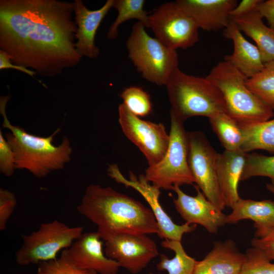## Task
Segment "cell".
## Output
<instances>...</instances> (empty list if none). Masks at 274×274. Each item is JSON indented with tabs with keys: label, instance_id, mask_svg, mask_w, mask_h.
<instances>
[{
	"label": "cell",
	"instance_id": "1",
	"mask_svg": "<svg viewBox=\"0 0 274 274\" xmlns=\"http://www.w3.org/2000/svg\"><path fill=\"white\" fill-rule=\"evenodd\" d=\"M74 13L73 2L1 0V50L11 56L13 63L37 75H59L82 58L75 47Z\"/></svg>",
	"mask_w": 274,
	"mask_h": 274
},
{
	"label": "cell",
	"instance_id": "2",
	"mask_svg": "<svg viewBox=\"0 0 274 274\" xmlns=\"http://www.w3.org/2000/svg\"><path fill=\"white\" fill-rule=\"evenodd\" d=\"M77 210L97 226L99 233L160 234L150 208L110 187L88 186Z\"/></svg>",
	"mask_w": 274,
	"mask_h": 274
},
{
	"label": "cell",
	"instance_id": "3",
	"mask_svg": "<svg viewBox=\"0 0 274 274\" xmlns=\"http://www.w3.org/2000/svg\"><path fill=\"white\" fill-rule=\"evenodd\" d=\"M10 98L9 95L1 97L0 112L3 116V127L12 132L7 133L5 138L14 152L16 169H26L37 178H44L52 171L63 168L70 161L73 152L68 139L64 137L61 143L56 146L52 142L60 128L48 137H41L12 125L6 112Z\"/></svg>",
	"mask_w": 274,
	"mask_h": 274
},
{
	"label": "cell",
	"instance_id": "4",
	"mask_svg": "<svg viewBox=\"0 0 274 274\" xmlns=\"http://www.w3.org/2000/svg\"><path fill=\"white\" fill-rule=\"evenodd\" d=\"M170 113L184 122L195 116L210 118L226 113L223 95L206 77L185 73L177 68L166 83Z\"/></svg>",
	"mask_w": 274,
	"mask_h": 274
},
{
	"label": "cell",
	"instance_id": "5",
	"mask_svg": "<svg viewBox=\"0 0 274 274\" xmlns=\"http://www.w3.org/2000/svg\"><path fill=\"white\" fill-rule=\"evenodd\" d=\"M206 78L220 90L226 113L238 123H256L273 118V109L247 87L248 78L228 62H218Z\"/></svg>",
	"mask_w": 274,
	"mask_h": 274
},
{
	"label": "cell",
	"instance_id": "6",
	"mask_svg": "<svg viewBox=\"0 0 274 274\" xmlns=\"http://www.w3.org/2000/svg\"><path fill=\"white\" fill-rule=\"evenodd\" d=\"M145 28L139 21L132 26L126 42L128 57L144 79L165 86L178 68V53L149 36Z\"/></svg>",
	"mask_w": 274,
	"mask_h": 274
},
{
	"label": "cell",
	"instance_id": "7",
	"mask_svg": "<svg viewBox=\"0 0 274 274\" xmlns=\"http://www.w3.org/2000/svg\"><path fill=\"white\" fill-rule=\"evenodd\" d=\"M169 144L163 158L145 170L146 179L160 189L193 184L195 180L188 163V131L184 122L170 113Z\"/></svg>",
	"mask_w": 274,
	"mask_h": 274
},
{
	"label": "cell",
	"instance_id": "8",
	"mask_svg": "<svg viewBox=\"0 0 274 274\" xmlns=\"http://www.w3.org/2000/svg\"><path fill=\"white\" fill-rule=\"evenodd\" d=\"M83 230L82 226L71 227L57 220L42 223L37 230L22 235L23 244L16 253V262L26 266L55 259L59 251L70 248L81 236Z\"/></svg>",
	"mask_w": 274,
	"mask_h": 274
},
{
	"label": "cell",
	"instance_id": "9",
	"mask_svg": "<svg viewBox=\"0 0 274 274\" xmlns=\"http://www.w3.org/2000/svg\"><path fill=\"white\" fill-rule=\"evenodd\" d=\"M149 28L168 48L187 49L199 39V28L176 2L164 3L149 15Z\"/></svg>",
	"mask_w": 274,
	"mask_h": 274
},
{
	"label": "cell",
	"instance_id": "10",
	"mask_svg": "<svg viewBox=\"0 0 274 274\" xmlns=\"http://www.w3.org/2000/svg\"><path fill=\"white\" fill-rule=\"evenodd\" d=\"M188 163L195 183L206 197L222 211L225 206L217 174L218 153L201 131L188 132Z\"/></svg>",
	"mask_w": 274,
	"mask_h": 274
},
{
	"label": "cell",
	"instance_id": "11",
	"mask_svg": "<svg viewBox=\"0 0 274 274\" xmlns=\"http://www.w3.org/2000/svg\"><path fill=\"white\" fill-rule=\"evenodd\" d=\"M99 234L105 242L106 255L132 274L141 272L159 255L156 244L147 234L131 232Z\"/></svg>",
	"mask_w": 274,
	"mask_h": 274
},
{
	"label": "cell",
	"instance_id": "12",
	"mask_svg": "<svg viewBox=\"0 0 274 274\" xmlns=\"http://www.w3.org/2000/svg\"><path fill=\"white\" fill-rule=\"evenodd\" d=\"M118 116L124 134L144 154L149 166L159 162L167 150L170 140L164 125L142 119L123 104L118 107Z\"/></svg>",
	"mask_w": 274,
	"mask_h": 274
},
{
	"label": "cell",
	"instance_id": "13",
	"mask_svg": "<svg viewBox=\"0 0 274 274\" xmlns=\"http://www.w3.org/2000/svg\"><path fill=\"white\" fill-rule=\"evenodd\" d=\"M109 176L116 182L124 185L126 187H131L137 191L149 204L154 214L160 229L158 236L164 239L181 241L185 233L194 231L196 224L185 223L178 225L173 222L161 206L159 198L161 193L160 189L151 184L144 175L138 177L130 171L129 179L124 177L117 164L109 166L108 169Z\"/></svg>",
	"mask_w": 274,
	"mask_h": 274
},
{
	"label": "cell",
	"instance_id": "14",
	"mask_svg": "<svg viewBox=\"0 0 274 274\" xmlns=\"http://www.w3.org/2000/svg\"><path fill=\"white\" fill-rule=\"evenodd\" d=\"M194 187L197 192L194 196L184 193L180 186L173 188L177 195L173 198L175 209L186 223L200 225L209 233H216L226 224L227 216L210 202L197 186Z\"/></svg>",
	"mask_w": 274,
	"mask_h": 274
},
{
	"label": "cell",
	"instance_id": "15",
	"mask_svg": "<svg viewBox=\"0 0 274 274\" xmlns=\"http://www.w3.org/2000/svg\"><path fill=\"white\" fill-rule=\"evenodd\" d=\"M102 241L97 231L83 232L66 252L74 264L81 269L97 274H117L121 266L106 255Z\"/></svg>",
	"mask_w": 274,
	"mask_h": 274
},
{
	"label": "cell",
	"instance_id": "16",
	"mask_svg": "<svg viewBox=\"0 0 274 274\" xmlns=\"http://www.w3.org/2000/svg\"><path fill=\"white\" fill-rule=\"evenodd\" d=\"M114 0H108L99 9H88L81 0L74 1L75 22L78 30L75 47L82 58H96L100 51L95 44V37L98 28L110 10Z\"/></svg>",
	"mask_w": 274,
	"mask_h": 274
},
{
	"label": "cell",
	"instance_id": "17",
	"mask_svg": "<svg viewBox=\"0 0 274 274\" xmlns=\"http://www.w3.org/2000/svg\"><path fill=\"white\" fill-rule=\"evenodd\" d=\"M178 5L198 27L208 31L225 29L230 21V13L236 0H177Z\"/></svg>",
	"mask_w": 274,
	"mask_h": 274
},
{
	"label": "cell",
	"instance_id": "18",
	"mask_svg": "<svg viewBox=\"0 0 274 274\" xmlns=\"http://www.w3.org/2000/svg\"><path fill=\"white\" fill-rule=\"evenodd\" d=\"M223 36L232 41L233 51L226 55L224 60L241 72L248 79L259 73L264 67L260 52L256 45L249 42L243 35L235 22L230 19L228 26L223 29Z\"/></svg>",
	"mask_w": 274,
	"mask_h": 274
},
{
	"label": "cell",
	"instance_id": "19",
	"mask_svg": "<svg viewBox=\"0 0 274 274\" xmlns=\"http://www.w3.org/2000/svg\"><path fill=\"white\" fill-rule=\"evenodd\" d=\"M245 258L233 240L216 242L205 257L197 261L193 274H239Z\"/></svg>",
	"mask_w": 274,
	"mask_h": 274
},
{
	"label": "cell",
	"instance_id": "20",
	"mask_svg": "<svg viewBox=\"0 0 274 274\" xmlns=\"http://www.w3.org/2000/svg\"><path fill=\"white\" fill-rule=\"evenodd\" d=\"M248 153L241 149L224 150L217 159V174L220 190L225 207L232 208L240 198L238 185L246 162Z\"/></svg>",
	"mask_w": 274,
	"mask_h": 274
},
{
	"label": "cell",
	"instance_id": "21",
	"mask_svg": "<svg viewBox=\"0 0 274 274\" xmlns=\"http://www.w3.org/2000/svg\"><path fill=\"white\" fill-rule=\"evenodd\" d=\"M231 209L232 212L226 216V224L252 220L256 237L263 236L274 226V201L270 199L257 201L240 198Z\"/></svg>",
	"mask_w": 274,
	"mask_h": 274
},
{
	"label": "cell",
	"instance_id": "22",
	"mask_svg": "<svg viewBox=\"0 0 274 274\" xmlns=\"http://www.w3.org/2000/svg\"><path fill=\"white\" fill-rule=\"evenodd\" d=\"M231 19L242 32L255 42L264 63L274 61V29L263 23L256 10L244 16Z\"/></svg>",
	"mask_w": 274,
	"mask_h": 274
},
{
	"label": "cell",
	"instance_id": "23",
	"mask_svg": "<svg viewBox=\"0 0 274 274\" xmlns=\"http://www.w3.org/2000/svg\"><path fill=\"white\" fill-rule=\"evenodd\" d=\"M243 136L241 150H264L274 153V118L252 123H238Z\"/></svg>",
	"mask_w": 274,
	"mask_h": 274
},
{
	"label": "cell",
	"instance_id": "24",
	"mask_svg": "<svg viewBox=\"0 0 274 274\" xmlns=\"http://www.w3.org/2000/svg\"><path fill=\"white\" fill-rule=\"evenodd\" d=\"M161 245L174 251L175 256L169 259L164 254H160V260L156 264L158 270H166L168 274H193L197 260L186 253L181 241L164 239Z\"/></svg>",
	"mask_w": 274,
	"mask_h": 274
},
{
	"label": "cell",
	"instance_id": "25",
	"mask_svg": "<svg viewBox=\"0 0 274 274\" xmlns=\"http://www.w3.org/2000/svg\"><path fill=\"white\" fill-rule=\"evenodd\" d=\"M209 119L212 129L225 150L241 149L243 136L236 121L225 112L218 113Z\"/></svg>",
	"mask_w": 274,
	"mask_h": 274
},
{
	"label": "cell",
	"instance_id": "26",
	"mask_svg": "<svg viewBox=\"0 0 274 274\" xmlns=\"http://www.w3.org/2000/svg\"><path fill=\"white\" fill-rule=\"evenodd\" d=\"M144 0H114L113 7L118 15L107 33L108 39H114L118 35V28L123 23L137 19L145 27L149 28V15L144 9Z\"/></svg>",
	"mask_w": 274,
	"mask_h": 274
},
{
	"label": "cell",
	"instance_id": "27",
	"mask_svg": "<svg viewBox=\"0 0 274 274\" xmlns=\"http://www.w3.org/2000/svg\"><path fill=\"white\" fill-rule=\"evenodd\" d=\"M247 87L274 110V61L265 63L263 68L246 82Z\"/></svg>",
	"mask_w": 274,
	"mask_h": 274
},
{
	"label": "cell",
	"instance_id": "28",
	"mask_svg": "<svg viewBox=\"0 0 274 274\" xmlns=\"http://www.w3.org/2000/svg\"><path fill=\"white\" fill-rule=\"evenodd\" d=\"M258 176L269 178L274 187V155L247 153L241 181Z\"/></svg>",
	"mask_w": 274,
	"mask_h": 274
},
{
	"label": "cell",
	"instance_id": "29",
	"mask_svg": "<svg viewBox=\"0 0 274 274\" xmlns=\"http://www.w3.org/2000/svg\"><path fill=\"white\" fill-rule=\"evenodd\" d=\"M120 97L123 100L122 104L136 116H146L152 112V104L150 96L142 87H126L121 92Z\"/></svg>",
	"mask_w": 274,
	"mask_h": 274
},
{
	"label": "cell",
	"instance_id": "30",
	"mask_svg": "<svg viewBox=\"0 0 274 274\" xmlns=\"http://www.w3.org/2000/svg\"><path fill=\"white\" fill-rule=\"evenodd\" d=\"M245 255L239 274H274V263L261 249L252 246Z\"/></svg>",
	"mask_w": 274,
	"mask_h": 274
},
{
	"label": "cell",
	"instance_id": "31",
	"mask_svg": "<svg viewBox=\"0 0 274 274\" xmlns=\"http://www.w3.org/2000/svg\"><path fill=\"white\" fill-rule=\"evenodd\" d=\"M35 274H97L91 270L81 269L76 267L68 257L66 250L61 251L59 257L38 264Z\"/></svg>",
	"mask_w": 274,
	"mask_h": 274
},
{
	"label": "cell",
	"instance_id": "32",
	"mask_svg": "<svg viewBox=\"0 0 274 274\" xmlns=\"http://www.w3.org/2000/svg\"><path fill=\"white\" fill-rule=\"evenodd\" d=\"M17 199L12 192L0 189V230L6 229L7 224L17 205Z\"/></svg>",
	"mask_w": 274,
	"mask_h": 274
},
{
	"label": "cell",
	"instance_id": "33",
	"mask_svg": "<svg viewBox=\"0 0 274 274\" xmlns=\"http://www.w3.org/2000/svg\"><path fill=\"white\" fill-rule=\"evenodd\" d=\"M16 169L15 155L2 132L0 131V171L5 176H12Z\"/></svg>",
	"mask_w": 274,
	"mask_h": 274
},
{
	"label": "cell",
	"instance_id": "34",
	"mask_svg": "<svg viewBox=\"0 0 274 274\" xmlns=\"http://www.w3.org/2000/svg\"><path fill=\"white\" fill-rule=\"evenodd\" d=\"M251 245L261 249L271 260H274V226L263 236L253 238Z\"/></svg>",
	"mask_w": 274,
	"mask_h": 274
},
{
	"label": "cell",
	"instance_id": "35",
	"mask_svg": "<svg viewBox=\"0 0 274 274\" xmlns=\"http://www.w3.org/2000/svg\"><path fill=\"white\" fill-rule=\"evenodd\" d=\"M255 10L262 19L266 20L269 26L274 29V0H260Z\"/></svg>",
	"mask_w": 274,
	"mask_h": 274
},
{
	"label": "cell",
	"instance_id": "36",
	"mask_svg": "<svg viewBox=\"0 0 274 274\" xmlns=\"http://www.w3.org/2000/svg\"><path fill=\"white\" fill-rule=\"evenodd\" d=\"M260 0H242L230 12L231 19H235L247 15L255 10Z\"/></svg>",
	"mask_w": 274,
	"mask_h": 274
},
{
	"label": "cell",
	"instance_id": "37",
	"mask_svg": "<svg viewBox=\"0 0 274 274\" xmlns=\"http://www.w3.org/2000/svg\"><path fill=\"white\" fill-rule=\"evenodd\" d=\"M13 68L19 70L29 76L34 77L37 73L32 71L24 67L13 64L11 61V56L7 53L0 50V69Z\"/></svg>",
	"mask_w": 274,
	"mask_h": 274
},
{
	"label": "cell",
	"instance_id": "38",
	"mask_svg": "<svg viewBox=\"0 0 274 274\" xmlns=\"http://www.w3.org/2000/svg\"><path fill=\"white\" fill-rule=\"evenodd\" d=\"M266 188L274 194V187L270 184H266Z\"/></svg>",
	"mask_w": 274,
	"mask_h": 274
}]
</instances>
